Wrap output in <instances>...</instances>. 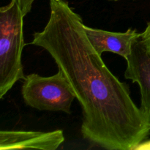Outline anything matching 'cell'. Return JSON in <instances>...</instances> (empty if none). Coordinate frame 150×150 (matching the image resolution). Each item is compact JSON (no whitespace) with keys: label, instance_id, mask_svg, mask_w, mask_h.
I'll return each mask as SVG.
<instances>
[{"label":"cell","instance_id":"obj_1","mask_svg":"<svg viewBox=\"0 0 150 150\" xmlns=\"http://www.w3.org/2000/svg\"><path fill=\"white\" fill-rule=\"evenodd\" d=\"M49 4L48 23L31 44L44 48L68 81L81 107L83 138L105 149H136L150 135V112L136 105L128 85L107 67L68 2Z\"/></svg>","mask_w":150,"mask_h":150},{"label":"cell","instance_id":"obj_2","mask_svg":"<svg viewBox=\"0 0 150 150\" xmlns=\"http://www.w3.org/2000/svg\"><path fill=\"white\" fill-rule=\"evenodd\" d=\"M23 17L16 0L0 8V98L24 79L21 54L25 45Z\"/></svg>","mask_w":150,"mask_h":150},{"label":"cell","instance_id":"obj_3","mask_svg":"<svg viewBox=\"0 0 150 150\" xmlns=\"http://www.w3.org/2000/svg\"><path fill=\"white\" fill-rule=\"evenodd\" d=\"M25 103L40 111H63L70 114L76 98L62 71L49 77L32 73L25 77L21 87Z\"/></svg>","mask_w":150,"mask_h":150},{"label":"cell","instance_id":"obj_4","mask_svg":"<svg viewBox=\"0 0 150 150\" xmlns=\"http://www.w3.org/2000/svg\"><path fill=\"white\" fill-rule=\"evenodd\" d=\"M64 142L62 130L50 132L26 130L0 131V149L56 150Z\"/></svg>","mask_w":150,"mask_h":150},{"label":"cell","instance_id":"obj_5","mask_svg":"<svg viewBox=\"0 0 150 150\" xmlns=\"http://www.w3.org/2000/svg\"><path fill=\"white\" fill-rule=\"evenodd\" d=\"M126 61L125 77L139 84L141 108L150 112V54L141 35L133 43L131 54Z\"/></svg>","mask_w":150,"mask_h":150},{"label":"cell","instance_id":"obj_6","mask_svg":"<svg viewBox=\"0 0 150 150\" xmlns=\"http://www.w3.org/2000/svg\"><path fill=\"white\" fill-rule=\"evenodd\" d=\"M86 35L93 48L102 55L103 52L118 54L127 60L132 51L134 41L141 35L136 29L125 32H113L84 26Z\"/></svg>","mask_w":150,"mask_h":150},{"label":"cell","instance_id":"obj_7","mask_svg":"<svg viewBox=\"0 0 150 150\" xmlns=\"http://www.w3.org/2000/svg\"><path fill=\"white\" fill-rule=\"evenodd\" d=\"M23 16H26L32 9L35 0H16Z\"/></svg>","mask_w":150,"mask_h":150},{"label":"cell","instance_id":"obj_8","mask_svg":"<svg viewBox=\"0 0 150 150\" xmlns=\"http://www.w3.org/2000/svg\"><path fill=\"white\" fill-rule=\"evenodd\" d=\"M141 37L150 54V22L147 23L145 30L141 33Z\"/></svg>","mask_w":150,"mask_h":150},{"label":"cell","instance_id":"obj_9","mask_svg":"<svg viewBox=\"0 0 150 150\" xmlns=\"http://www.w3.org/2000/svg\"><path fill=\"white\" fill-rule=\"evenodd\" d=\"M110 1H117V0H110Z\"/></svg>","mask_w":150,"mask_h":150}]
</instances>
